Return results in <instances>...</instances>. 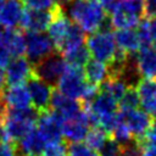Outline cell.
Segmentation results:
<instances>
[{
  "mask_svg": "<svg viewBox=\"0 0 156 156\" xmlns=\"http://www.w3.org/2000/svg\"><path fill=\"white\" fill-rule=\"evenodd\" d=\"M67 15L84 33L98 32L107 13L98 0H72L67 6Z\"/></svg>",
  "mask_w": 156,
  "mask_h": 156,
  "instance_id": "1",
  "label": "cell"
},
{
  "mask_svg": "<svg viewBox=\"0 0 156 156\" xmlns=\"http://www.w3.org/2000/svg\"><path fill=\"white\" fill-rule=\"evenodd\" d=\"M67 66L68 65L65 57L60 52L55 51L33 65V76L44 80L51 87H55L65 73Z\"/></svg>",
  "mask_w": 156,
  "mask_h": 156,
  "instance_id": "2",
  "label": "cell"
},
{
  "mask_svg": "<svg viewBox=\"0 0 156 156\" xmlns=\"http://www.w3.org/2000/svg\"><path fill=\"white\" fill-rule=\"evenodd\" d=\"M87 48L94 60L110 65L116 55L117 44L112 33L95 32L87 37Z\"/></svg>",
  "mask_w": 156,
  "mask_h": 156,
  "instance_id": "3",
  "label": "cell"
},
{
  "mask_svg": "<svg viewBox=\"0 0 156 156\" xmlns=\"http://www.w3.org/2000/svg\"><path fill=\"white\" fill-rule=\"evenodd\" d=\"M56 87L61 94L71 99L82 101L84 93L87 90V87H88L84 71L80 67L68 65Z\"/></svg>",
  "mask_w": 156,
  "mask_h": 156,
  "instance_id": "4",
  "label": "cell"
},
{
  "mask_svg": "<svg viewBox=\"0 0 156 156\" xmlns=\"http://www.w3.org/2000/svg\"><path fill=\"white\" fill-rule=\"evenodd\" d=\"M55 46L48 34L27 32L26 34V54L28 60L34 65L44 57L55 52Z\"/></svg>",
  "mask_w": 156,
  "mask_h": 156,
  "instance_id": "5",
  "label": "cell"
},
{
  "mask_svg": "<svg viewBox=\"0 0 156 156\" xmlns=\"http://www.w3.org/2000/svg\"><path fill=\"white\" fill-rule=\"evenodd\" d=\"M72 24L73 23L69 21L68 16L66 15L65 9L56 4L54 6V17L48 27V35L51 39L56 51H58L66 37L68 35Z\"/></svg>",
  "mask_w": 156,
  "mask_h": 156,
  "instance_id": "6",
  "label": "cell"
},
{
  "mask_svg": "<svg viewBox=\"0 0 156 156\" xmlns=\"http://www.w3.org/2000/svg\"><path fill=\"white\" fill-rule=\"evenodd\" d=\"M65 119L56 112L49 110L41 112L37 122V129L48 143L60 141L62 138V124Z\"/></svg>",
  "mask_w": 156,
  "mask_h": 156,
  "instance_id": "7",
  "label": "cell"
},
{
  "mask_svg": "<svg viewBox=\"0 0 156 156\" xmlns=\"http://www.w3.org/2000/svg\"><path fill=\"white\" fill-rule=\"evenodd\" d=\"M27 89L30 95L32 105L35 110H38L40 113L50 110V102L54 94V87L45 83L44 80L32 77L27 82Z\"/></svg>",
  "mask_w": 156,
  "mask_h": 156,
  "instance_id": "8",
  "label": "cell"
},
{
  "mask_svg": "<svg viewBox=\"0 0 156 156\" xmlns=\"http://www.w3.org/2000/svg\"><path fill=\"white\" fill-rule=\"evenodd\" d=\"M54 17V7L50 10H24L20 28L24 32H33V33H43L50 24Z\"/></svg>",
  "mask_w": 156,
  "mask_h": 156,
  "instance_id": "9",
  "label": "cell"
},
{
  "mask_svg": "<svg viewBox=\"0 0 156 156\" xmlns=\"http://www.w3.org/2000/svg\"><path fill=\"white\" fill-rule=\"evenodd\" d=\"M5 74L9 87L23 85L33 77V63L24 56L15 57L9 62Z\"/></svg>",
  "mask_w": 156,
  "mask_h": 156,
  "instance_id": "10",
  "label": "cell"
},
{
  "mask_svg": "<svg viewBox=\"0 0 156 156\" xmlns=\"http://www.w3.org/2000/svg\"><path fill=\"white\" fill-rule=\"evenodd\" d=\"M119 113L123 122L126 123V126L128 127V129L130 130V133L134 135L136 140L141 139L145 135V133L147 132V129L151 127L154 122L152 117L140 108H134L129 111L119 110Z\"/></svg>",
  "mask_w": 156,
  "mask_h": 156,
  "instance_id": "11",
  "label": "cell"
},
{
  "mask_svg": "<svg viewBox=\"0 0 156 156\" xmlns=\"http://www.w3.org/2000/svg\"><path fill=\"white\" fill-rule=\"evenodd\" d=\"M90 122L88 119L87 112L83 111L77 115L73 118L66 119L62 124V136L66 141H69L71 144L74 143H82V140L85 139L88 132H89Z\"/></svg>",
  "mask_w": 156,
  "mask_h": 156,
  "instance_id": "12",
  "label": "cell"
},
{
  "mask_svg": "<svg viewBox=\"0 0 156 156\" xmlns=\"http://www.w3.org/2000/svg\"><path fill=\"white\" fill-rule=\"evenodd\" d=\"M50 110L58 113L66 121L79 115L83 111V104L78 100L61 94L58 90H54L50 102Z\"/></svg>",
  "mask_w": 156,
  "mask_h": 156,
  "instance_id": "13",
  "label": "cell"
},
{
  "mask_svg": "<svg viewBox=\"0 0 156 156\" xmlns=\"http://www.w3.org/2000/svg\"><path fill=\"white\" fill-rule=\"evenodd\" d=\"M135 89L139 96L140 106L152 117L154 121H156V79L143 78Z\"/></svg>",
  "mask_w": 156,
  "mask_h": 156,
  "instance_id": "14",
  "label": "cell"
},
{
  "mask_svg": "<svg viewBox=\"0 0 156 156\" xmlns=\"http://www.w3.org/2000/svg\"><path fill=\"white\" fill-rule=\"evenodd\" d=\"M45 145V139L37 128H33L16 144V147L18 156H39L41 155Z\"/></svg>",
  "mask_w": 156,
  "mask_h": 156,
  "instance_id": "15",
  "label": "cell"
},
{
  "mask_svg": "<svg viewBox=\"0 0 156 156\" xmlns=\"http://www.w3.org/2000/svg\"><path fill=\"white\" fill-rule=\"evenodd\" d=\"M2 100L10 110H24L32 107V100L27 87L12 85L5 89L1 94Z\"/></svg>",
  "mask_w": 156,
  "mask_h": 156,
  "instance_id": "16",
  "label": "cell"
},
{
  "mask_svg": "<svg viewBox=\"0 0 156 156\" xmlns=\"http://www.w3.org/2000/svg\"><path fill=\"white\" fill-rule=\"evenodd\" d=\"M22 0H7L0 10V24L6 28H16L24 12Z\"/></svg>",
  "mask_w": 156,
  "mask_h": 156,
  "instance_id": "17",
  "label": "cell"
},
{
  "mask_svg": "<svg viewBox=\"0 0 156 156\" xmlns=\"http://www.w3.org/2000/svg\"><path fill=\"white\" fill-rule=\"evenodd\" d=\"M110 18L113 28L117 29H133L134 27H138L140 21L143 20L140 16L127 10L123 5H121L119 1L115 7V10L111 12Z\"/></svg>",
  "mask_w": 156,
  "mask_h": 156,
  "instance_id": "18",
  "label": "cell"
},
{
  "mask_svg": "<svg viewBox=\"0 0 156 156\" xmlns=\"http://www.w3.org/2000/svg\"><path fill=\"white\" fill-rule=\"evenodd\" d=\"M1 41L6 45L10 54L15 57L26 54V35L18 28H7L4 33Z\"/></svg>",
  "mask_w": 156,
  "mask_h": 156,
  "instance_id": "19",
  "label": "cell"
},
{
  "mask_svg": "<svg viewBox=\"0 0 156 156\" xmlns=\"http://www.w3.org/2000/svg\"><path fill=\"white\" fill-rule=\"evenodd\" d=\"M136 65L143 78L156 77V48L140 49L136 54Z\"/></svg>",
  "mask_w": 156,
  "mask_h": 156,
  "instance_id": "20",
  "label": "cell"
},
{
  "mask_svg": "<svg viewBox=\"0 0 156 156\" xmlns=\"http://www.w3.org/2000/svg\"><path fill=\"white\" fill-rule=\"evenodd\" d=\"M84 76L89 84L101 87V84L108 78V67L106 63L98 60H89L84 66Z\"/></svg>",
  "mask_w": 156,
  "mask_h": 156,
  "instance_id": "21",
  "label": "cell"
},
{
  "mask_svg": "<svg viewBox=\"0 0 156 156\" xmlns=\"http://www.w3.org/2000/svg\"><path fill=\"white\" fill-rule=\"evenodd\" d=\"M115 40L117 46L127 54H136L140 49L138 34L133 29H118L115 33Z\"/></svg>",
  "mask_w": 156,
  "mask_h": 156,
  "instance_id": "22",
  "label": "cell"
},
{
  "mask_svg": "<svg viewBox=\"0 0 156 156\" xmlns=\"http://www.w3.org/2000/svg\"><path fill=\"white\" fill-rule=\"evenodd\" d=\"M128 87L119 77H108L100 87V90L110 95L112 99H115L117 102L122 99L124 93L127 91Z\"/></svg>",
  "mask_w": 156,
  "mask_h": 156,
  "instance_id": "23",
  "label": "cell"
},
{
  "mask_svg": "<svg viewBox=\"0 0 156 156\" xmlns=\"http://www.w3.org/2000/svg\"><path fill=\"white\" fill-rule=\"evenodd\" d=\"M84 40H85V33L77 24L73 23L68 35L66 37L65 41L62 43V45H61V48L58 49L57 52L63 55V54H66V52H68V51H71V50H73V49H76L78 46L83 45Z\"/></svg>",
  "mask_w": 156,
  "mask_h": 156,
  "instance_id": "24",
  "label": "cell"
},
{
  "mask_svg": "<svg viewBox=\"0 0 156 156\" xmlns=\"http://www.w3.org/2000/svg\"><path fill=\"white\" fill-rule=\"evenodd\" d=\"M67 62V65L69 66H76V67H80L85 66L88 63V61L90 60V52L87 48V45H80L66 54L62 55Z\"/></svg>",
  "mask_w": 156,
  "mask_h": 156,
  "instance_id": "25",
  "label": "cell"
},
{
  "mask_svg": "<svg viewBox=\"0 0 156 156\" xmlns=\"http://www.w3.org/2000/svg\"><path fill=\"white\" fill-rule=\"evenodd\" d=\"M111 135H112V139L121 147H124V146H127V145H129V144H132L136 140L134 138V135L130 133V130L128 129V127L126 126V123L123 122V119L121 117V113H119V117H118V122L115 126Z\"/></svg>",
  "mask_w": 156,
  "mask_h": 156,
  "instance_id": "26",
  "label": "cell"
},
{
  "mask_svg": "<svg viewBox=\"0 0 156 156\" xmlns=\"http://www.w3.org/2000/svg\"><path fill=\"white\" fill-rule=\"evenodd\" d=\"M107 133L100 128V127H93L91 129H89L87 136H85V144L91 147L95 151H100L101 147L104 146V144L107 140Z\"/></svg>",
  "mask_w": 156,
  "mask_h": 156,
  "instance_id": "27",
  "label": "cell"
},
{
  "mask_svg": "<svg viewBox=\"0 0 156 156\" xmlns=\"http://www.w3.org/2000/svg\"><path fill=\"white\" fill-rule=\"evenodd\" d=\"M136 28H138L136 34H138L140 49L151 48L152 46V38H151V33H150V20L143 18Z\"/></svg>",
  "mask_w": 156,
  "mask_h": 156,
  "instance_id": "28",
  "label": "cell"
},
{
  "mask_svg": "<svg viewBox=\"0 0 156 156\" xmlns=\"http://www.w3.org/2000/svg\"><path fill=\"white\" fill-rule=\"evenodd\" d=\"M118 104H119L121 111H129V110L138 108V106L140 105V101H139L136 89L135 88H128Z\"/></svg>",
  "mask_w": 156,
  "mask_h": 156,
  "instance_id": "29",
  "label": "cell"
},
{
  "mask_svg": "<svg viewBox=\"0 0 156 156\" xmlns=\"http://www.w3.org/2000/svg\"><path fill=\"white\" fill-rule=\"evenodd\" d=\"M41 156H68V146L66 141L48 143L41 152Z\"/></svg>",
  "mask_w": 156,
  "mask_h": 156,
  "instance_id": "30",
  "label": "cell"
},
{
  "mask_svg": "<svg viewBox=\"0 0 156 156\" xmlns=\"http://www.w3.org/2000/svg\"><path fill=\"white\" fill-rule=\"evenodd\" d=\"M68 156H100L98 151L83 143H74L68 146Z\"/></svg>",
  "mask_w": 156,
  "mask_h": 156,
  "instance_id": "31",
  "label": "cell"
},
{
  "mask_svg": "<svg viewBox=\"0 0 156 156\" xmlns=\"http://www.w3.org/2000/svg\"><path fill=\"white\" fill-rule=\"evenodd\" d=\"M119 154H121V146L112 138H108L104 144V146L101 147V150L99 151L100 156H119Z\"/></svg>",
  "mask_w": 156,
  "mask_h": 156,
  "instance_id": "32",
  "label": "cell"
},
{
  "mask_svg": "<svg viewBox=\"0 0 156 156\" xmlns=\"http://www.w3.org/2000/svg\"><path fill=\"white\" fill-rule=\"evenodd\" d=\"M22 2L32 10H50L56 5L55 0H22Z\"/></svg>",
  "mask_w": 156,
  "mask_h": 156,
  "instance_id": "33",
  "label": "cell"
},
{
  "mask_svg": "<svg viewBox=\"0 0 156 156\" xmlns=\"http://www.w3.org/2000/svg\"><path fill=\"white\" fill-rule=\"evenodd\" d=\"M139 146H146V145H156V121L152 122L151 127L147 129L145 135L136 140Z\"/></svg>",
  "mask_w": 156,
  "mask_h": 156,
  "instance_id": "34",
  "label": "cell"
},
{
  "mask_svg": "<svg viewBox=\"0 0 156 156\" xmlns=\"http://www.w3.org/2000/svg\"><path fill=\"white\" fill-rule=\"evenodd\" d=\"M119 156H143L141 155V149L138 144V141L135 140L134 143L124 146V147H121V154Z\"/></svg>",
  "mask_w": 156,
  "mask_h": 156,
  "instance_id": "35",
  "label": "cell"
},
{
  "mask_svg": "<svg viewBox=\"0 0 156 156\" xmlns=\"http://www.w3.org/2000/svg\"><path fill=\"white\" fill-rule=\"evenodd\" d=\"M0 156H18L16 144L11 143H0Z\"/></svg>",
  "mask_w": 156,
  "mask_h": 156,
  "instance_id": "36",
  "label": "cell"
},
{
  "mask_svg": "<svg viewBox=\"0 0 156 156\" xmlns=\"http://www.w3.org/2000/svg\"><path fill=\"white\" fill-rule=\"evenodd\" d=\"M156 16V0H144V18L151 20Z\"/></svg>",
  "mask_w": 156,
  "mask_h": 156,
  "instance_id": "37",
  "label": "cell"
},
{
  "mask_svg": "<svg viewBox=\"0 0 156 156\" xmlns=\"http://www.w3.org/2000/svg\"><path fill=\"white\" fill-rule=\"evenodd\" d=\"M10 57H11V54H10L9 49L0 40V68H4V67H6L9 65Z\"/></svg>",
  "mask_w": 156,
  "mask_h": 156,
  "instance_id": "38",
  "label": "cell"
},
{
  "mask_svg": "<svg viewBox=\"0 0 156 156\" xmlns=\"http://www.w3.org/2000/svg\"><path fill=\"white\" fill-rule=\"evenodd\" d=\"M100 2V5L102 6V9L105 10L106 13H110L115 10V7L117 6L118 4V0H98Z\"/></svg>",
  "mask_w": 156,
  "mask_h": 156,
  "instance_id": "39",
  "label": "cell"
},
{
  "mask_svg": "<svg viewBox=\"0 0 156 156\" xmlns=\"http://www.w3.org/2000/svg\"><path fill=\"white\" fill-rule=\"evenodd\" d=\"M143 156H156V145H146L140 146Z\"/></svg>",
  "mask_w": 156,
  "mask_h": 156,
  "instance_id": "40",
  "label": "cell"
},
{
  "mask_svg": "<svg viewBox=\"0 0 156 156\" xmlns=\"http://www.w3.org/2000/svg\"><path fill=\"white\" fill-rule=\"evenodd\" d=\"M150 33L152 38V45H155L156 48V17L150 20Z\"/></svg>",
  "mask_w": 156,
  "mask_h": 156,
  "instance_id": "41",
  "label": "cell"
},
{
  "mask_svg": "<svg viewBox=\"0 0 156 156\" xmlns=\"http://www.w3.org/2000/svg\"><path fill=\"white\" fill-rule=\"evenodd\" d=\"M5 84H6V74L2 68H0V95L5 90Z\"/></svg>",
  "mask_w": 156,
  "mask_h": 156,
  "instance_id": "42",
  "label": "cell"
},
{
  "mask_svg": "<svg viewBox=\"0 0 156 156\" xmlns=\"http://www.w3.org/2000/svg\"><path fill=\"white\" fill-rule=\"evenodd\" d=\"M4 33H5V30H4V28H2V26L0 24V40L2 39V37H4Z\"/></svg>",
  "mask_w": 156,
  "mask_h": 156,
  "instance_id": "43",
  "label": "cell"
},
{
  "mask_svg": "<svg viewBox=\"0 0 156 156\" xmlns=\"http://www.w3.org/2000/svg\"><path fill=\"white\" fill-rule=\"evenodd\" d=\"M4 4H5V0H0V10H1V7L4 6Z\"/></svg>",
  "mask_w": 156,
  "mask_h": 156,
  "instance_id": "44",
  "label": "cell"
},
{
  "mask_svg": "<svg viewBox=\"0 0 156 156\" xmlns=\"http://www.w3.org/2000/svg\"><path fill=\"white\" fill-rule=\"evenodd\" d=\"M155 17H156V16H155Z\"/></svg>",
  "mask_w": 156,
  "mask_h": 156,
  "instance_id": "45",
  "label": "cell"
}]
</instances>
